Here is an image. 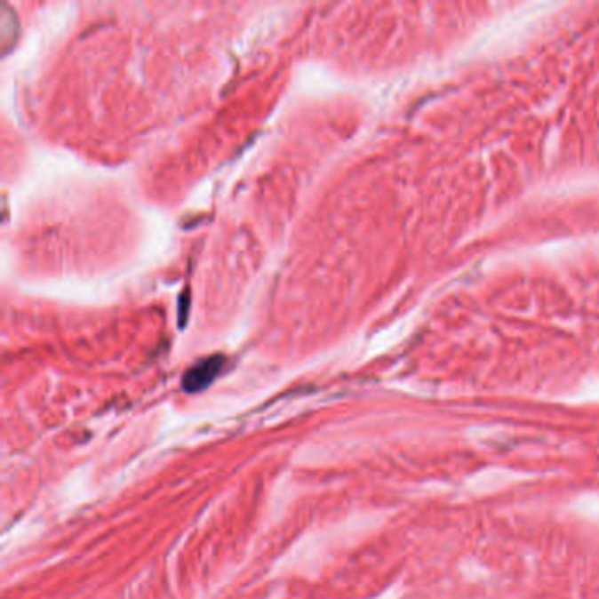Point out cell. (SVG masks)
<instances>
[{
  "instance_id": "obj_1",
  "label": "cell",
  "mask_w": 599,
  "mask_h": 599,
  "mask_svg": "<svg viewBox=\"0 0 599 599\" xmlns=\"http://www.w3.org/2000/svg\"><path fill=\"white\" fill-rule=\"evenodd\" d=\"M224 366V359L222 357H210L199 364H196L183 379V387L188 392H196V390H203L204 387H208L215 376L220 373Z\"/></svg>"
}]
</instances>
